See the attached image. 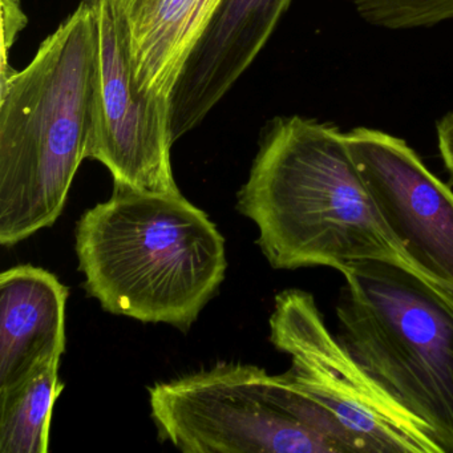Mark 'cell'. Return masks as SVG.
I'll return each mask as SVG.
<instances>
[{
    "mask_svg": "<svg viewBox=\"0 0 453 453\" xmlns=\"http://www.w3.org/2000/svg\"><path fill=\"white\" fill-rule=\"evenodd\" d=\"M270 341L291 357L290 380L327 416L346 453H444L326 325L312 294L275 296Z\"/></svg>",
    "mask_w": 453,
    "mask_h": 453,
    "instance_id": "cell-6",
    "label": "cell"
},
{
    "mask_svg": "<svg viewBox=\"0 0 453 453\" xmlns=\"http://www.w3.org/2000/svg\"><path fill=\"white\" fill-rule=\"evenodd\" d=\"M291 0H219L171 95L173 142L195 129L264 49Z\"/></svg>",
    "mask_w": 453,
    "mask_h": 453,
    "instance_id": "cell-9",
    "label": "cell"
},
{
    "mask_svg": "<svg viewBox=\"0 0 453 453\" xmlns=\"http://www.w3.org/2000/svg\"><path fill=\"white\" fill-rule=\"evenodd\" d=\"M68 288L57 275L19 265L0 275V392L27 380L65 352Z\"/></svg>",
    "mask_w": 453,
    "mask_h": 453,
    "instance_id": "cell-10",
    "label": "cell"
},
{
    "mask_svg": "<svg viewBox=\"0 0 453 453\" xmlns=\"http://www.w3.org/2000/svg\"><path fill=\"white\" fill-rule=\"evenodd\" d=\"M436 137L440 156L453 184V111L437 121Z\"/></svg>",
    "mask_w": 453,
    "mask_h": 453,
    "instance_id": "cell-14",
    "label": "cell"
},
{
    "mask_svg": "<svg viewBox=\"0 0 453 453\" xmlns=\"http://www.w3.org/2000/svg\"><path fill=\"white\" fill-rule=\"evenodd\" d=\"M219 0H118L137 88L171 100L188 57Z\"/></svg>",
    "mask_w": 453,
    "mask_h": 453,
    "instance_id": "cell-11",
    "label": "cell"
},
{
    "mask_svg": "<svg viewBox=\"0 0 453 453\" xmlns=\"http://www.w3.org/2000/svg\"><path fill=\"white\" fill-rule=\"evenodd\" d=\"M158 436L185 453H346L288 373L219 363L150 388Z\"/></svg>",
    "mask_w": 453,
    "mask_h": 453,
    "instance_id": "cell-5",
    "label": "cell"
},
{
    "mask_svg": "<svg viewBox=\"0 0 453 453\" xmlns=\"http://www.w3.org/2000/svg\"><path fill=\"white\" fill-rule=\"evenodd\" d=\"M346 142L413 269L453 293V190L400 137L357 127L346 132Z\"/></svg>",
    "mask_w": 453,
    "mask_h": 453,
    "instance_id": "cell-8",
    "label": "cell"
},
{
    "mask_svg": "<svg viewBox=\"0 0 453 453\" xmlns=\"http://www.w3.org/2000/svg\"><path fill=\"white\" fill-rule=\"evenodd\" d=\"M237 208L258 226V245L274 269L343 273L367 261L413 269L376 211L346 132L334 124L296 115L275 119Z\"/></svg>",
    "mask_w": 453,
    "mask_h": 453,
    "instance_id": "cell-1",
    "label": "cell"
},
{
    "mask_svg": "<svg viewBox=\"0 0 453 453\" xmlns=\"http://www.w3.org/2000/svg\"><path fill=\"white\" fill-rule=\"evenodd\" d=\"M99 55L87 158L107 166L115 189L181 195L172 169L171 100L137 88L118 0H94Z\"/></svg>",
    "mask_w": 453,
    "mask_h": 453,
    "instance_id": "cell-7",
    "label": "cell"
},
{
    "mask_svg": "<svg viewBox=\"0 0 453 453\" xmlns=\"http://www.w3.org/2000/svg\"><path fill=\"white\" fill-rule=\"evenodd\" d=\"M59 362L54 357L19 386L0 392V453L49 452L52 412L65 389Z\"/></svg>",
    "mask_w": 453,
    "mask_h": 453,
    "instance_id": "cell-12",
    "label": "cell"
},
{
    "mask_svg": "<svg viewBox=\"0 0 453 453\" xmlns=\"http://www.w3.org/2000/svg\"><path fill=\"white\" fill-rule=\"evenodd\" d=\"M4 9V63H2V83L7 79L12 78L15 73L9 65H7V50L12 46L19 31L25 27L26 18L20 10L19 0H4L2 2Z\"/></svg>",
    "mask_w": 453,
    "mask_h": 453,
    "instance_id": "cell-13",
    "label": "cell"
},
{
    "mask_svg": "<svg viewBox=\"0 0 453 453\" xmlns=\"http://www.w3.org/2000/svg\"><path fill=\"white\" fill-rule=\"evenodd\" d=\"M99 35L94 0L0 83V243L52 226L87 158Z\"/></svg>",
    "mask_w": 453,
    "mask_h": 453,
    "instance_id": "cell-2",
    "label": "cell"
},
{
    "mask_svg": "<svg viewBox=\"0 0 453 453\" xmlns=\"http://www.w3.org/2000/svg\"><path fill=\"white\" fill-rule=\"evenodd\" d=\"M84 288L105 311L188 330L225 280V240L182 195L115 189L76 226Z\"/></svg>",
    "mask_w": 453,
    "mask_h": 453,
    "instance_id": "cell-3",
    "label": "cell"
},
{
    "mask_svg": "<svg viewBox=\"0 0 453 453\" xmlns=\"http://www.w3.org/2000/svg\"><path fill=\"white\" fill-rule=\"evenodd\" d=\"M342 275L339 338L453 453L452 291L394 262H362Z\"/></svg>",
    "mask_w": 453,
    "mask_h": 453,
    "instance_id": "cell-4",
    "label": "cell"
}]
</instances>
